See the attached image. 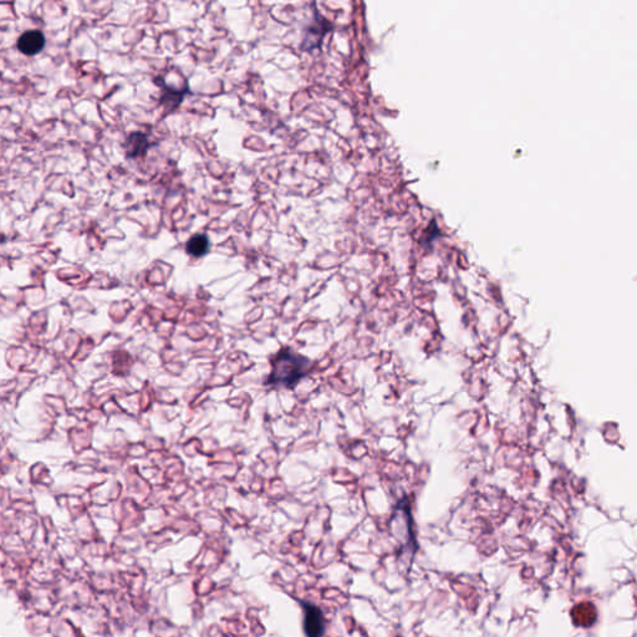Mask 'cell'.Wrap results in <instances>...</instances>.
Wrapping results in <instances>:
<instances>
[{"label": "cell", "instance_id": "cell-4", "mask_svg": "<svg viewBox=\"0 0 637 637\" xmlns=\"http://www.w3.org/2000/svg\"><path fill=\"white\" fill-rule=\"evenodd\" d=\"M150 146H151V142L143 132H138V131L132 132L126 140V155L130 158L145 156Z\"/></svg>", "mask_w": 637, "mask_h": 637}, {"label": "cell", "instance_id": "cell-5", "mask_svg": "<svg viewBox=\"0 0 637 637\" xmlns=\"http://www.w3.org/2000/svg\"><path fill=\"white\" fill-rule=\"evenodd\" d=\"M209 249H210V241H209L208 235L204 234V233L192 235L186 244L187 254L194 256V258H202L208 253Z\"/></svg>", "mask_w": 637, "mask_h": 637}, {"label": "cell", "instance_id": "cell-1", "mask_svg": "<svg viewBox=\"0 0 637 637\" xmlns=\"http://www.w3.org/2000/svg\"><path fill=\"white\" fill-rule=\"evenodd\" d=\"M313 362L290 347H282L272 360V371L267 385L293 388L311 370Z\"/></svg>", "mask_w": 637, "mask_h": 637}, {"label": "cell", "instance_id": "cell-6", "mask_svg": "<svg viewBox=\"0 0 637 637\" xmlns=\"http://www.w3.org/2000/svg\"><path fill=\"white\" fill-rule=\"evenodd\" d=\"M156 83L162 89V97H161V100H162V102H165V106L167 109L173 110V109H176L177 106L182 104L183 97H184V95H186L189 89H173L171 86H168L166 83H160V81H156Z\"/></svg>", "mask_w": 637, "mask_h": 637}, {"label": "cell", "instance_id": "cell-3", "mask_svg": "<svg viewBox=\"0 0 637 637\" xmlns=\"http://www.w3.org/2000/svg\"><path fill=\"white\" fill-rule=\"evenodd\" d=\"M16 47L21 54L34 56L45 47V37L40 30H28L19 37Z\"/></svg>", "mask_w": 637, "mask_h": 637}, {"label": "cell", "instance_id": "cell-2", "mask_svg": "<svg viewBox=\"0 0 637 637\" xmlns=\"http://www.w3.org/2000/svg\"><path fill=\"white\" fill-rule=\"evenodd\" d=\"M304 631L306 637H324L326 621L318 606L311 602H303Z\"/></svg>", "mask_w": 637, "mask_h": 637}]
</instances>
